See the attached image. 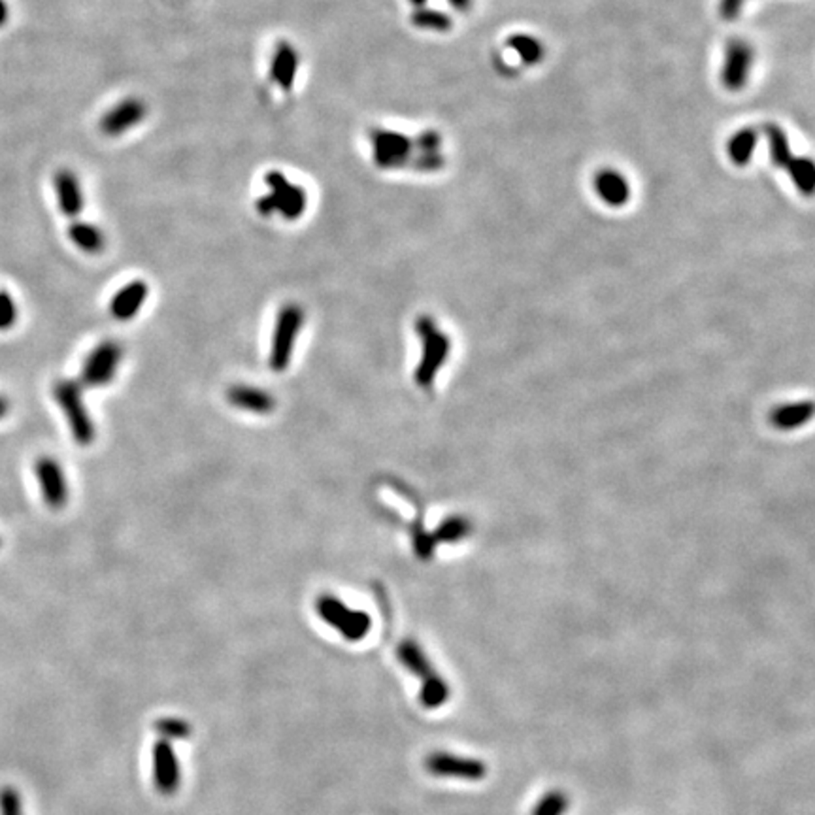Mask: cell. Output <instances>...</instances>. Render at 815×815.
<instances>
[{
    "mask_svg": "<svg viewBox=\"0 0 815 815\" xmlns=\"http://www.w3.org/2000/svg\"><path fill=\"white\" fill-rule=\"evenodd\" d=\"M145 116H148V104L138 96H127L103 113L99 128L108 138H119L138 127Z\"/></svg>",
    "mask_w": 815,
    "mask_h": 815,
    "instance_id": "8",
    "label": "cell"
},
{
    "mask_svg": "<svg viewBox=\"0 0 815 815\" xmlns=\"http://www.w3.org/2000/svg\"><path fill=\"white\" fill-rule=\"evenodd\" d=\"M397 655H399V661L402 663V666L406 668V671L412 672L414 676H417L421 683L434 678L438 674L434 671L432 663L429 661L427 654L423 651V647L416 640H404L397 649Z\"/></svg>",
    "mask_w": 815,
    "mask_h": 815,
    "instance_id": "18",
    "label": "cell"
},
{
    "mask_svg": "<svg viewBox=\"0 0 815 815\" xmlns=\"http://www.w3.org/2000/svg\"><path fill=\"white\" fill-rule=\"evenodd\" d=\"M8 15H10V10H8L6 0H0V27L8 21Z\"/></svg>",
    "mask_w": 815,
    "mask_h": 815,
    "instance_id": "35",
    "label": "cell"
},
{
    "mask_svg": "<svg viewBox=\"0 0 815 815\" xmlns=\"http://www.w3.org/2000/svg\"><path fill=\"white\" fill-rule=\"evenodd\" d=\"M793 177L794 185L801 189L804 194H811L813 191V182H815V172H813V162L806 157L801 159H791L789 165L786 167Z\"/></svg>",
    "mask_w": 815,
    "mask_h": 815,
    "instance_id": "25",
    "label": "cell"
},
{
    "mask_svg": "<svg viewBox=\"0 0 815 815\" xmlns=\"http://www.w3.org/2000/svg\"><path fill=\"white\" fill-rule=\"evenodd\" d=\"M54 187L62 214L69 218H78L86 204L79 177L72 170L62 169L54 177Z\"/></svg>",
    "mask_w": 815,
    "mask_h": 815,
    "instance_id": "16",
    "label": "cell"
},
{
    "mask_svg": "<svg viewBox=\"0 0 815 815\" xmlns=\"http://www.w3.org/2000/svg\"><path fill=\"white\" fill-rule=\"evenodd\" d=\"M442 145V136L436 130H425L414 140V148L417 153H438Z\"/></svg>",
    "mask_w": 815,
    "mask_h": 815,
    "instance_id": "33",
    "label": "cell"
},
{
    "mask_svg": "<svg viewBox=\"0 0 815 815\" xmlns=\"http://www.w3.org/2000/svg\"><path fill=\"white\" fill-rule=\"evenodd\" d=\"M226 400L236 410L255 414V416H268L276 410V399L270 395L267 389H260L255 385L236 383L226 389Z\"/></svg>",
    "mask_w": 815,
    "mask_h": 815,
    "instance_id": "14",
    "label": "cell"
},
{
    "mask_svg": "<svg viewBox=\"0 0 815 815\" xmlns=\"http://www.w3.org/2000/svg\"><path fill=\"white\" fill-rule=\"evenodd\" d=\"M8 412H10V400L4 395H0V419L6 417Z\"/></svg>",
    "mask_w": 815,
    "mask_h": 815,
    "instance_id": "37",
    "label": "cell"
},
{
    "mask_svg": "<svg viewBox=\"0 0 815 815\" xmlns=\"http://www.w3.org/2000/svg\"><path fill=\"white\" fill-rule=\"evenodd\" d=\"M316 612L325 623L336 629L348 642L363 640L372 629V619L366 612L351 610L334 595L325 593L316 600Z\"/></svg>",
    "mask_w": 815,
    "mask_h": 815,
    "instance_id": "5",
    "label": "cell"
},
{
    "mask_svg": "<svg viewBox=\"0 0 815 815\" xmlns=\"http://www.w3.org/2000/svg\"><path fill=\"white\" fill-rule=\"evenodd\" d=\"M757 140H759V135H757L755 128H752V127L740 128L738 133H735V136H732L730 142H729V155H730V159L735 161L738 167L747 165L749 159H752V155L755 152Z\"/></svg>",
    "mask_w": 815,
    "mask_h": 815,
    "instance_id": "20",
    "label": "cell"
},
{
    "mask_svg": "<svg viewBox=\"0 0 815 815\" xmlns=\"http://www.w3.org/2000/svg\"><path fill=\"white\" fill-rule=\"evenodd\" d=\"M150 287L144 280H133L125 284L110 300V314L118 321L135 319L148 300Z\"/></svg>",
    "mask_w": 815,
    "mask_h": 815,
    "instance_id": "15",
    "label": "cell"
},
{
    "mask_svg": "<svg viewBox=\"0 0 815 815\" xmlns=\"http://www.w3.org/2000/svg\"><path fill=\"white\" fill-rule=\"evenodd\" d=\"M811 417V404L810 402H796V404H787L781 406L779 410L774 412L772 421L778 429H796L804 425V423Z\"/></svg>",
    "mask_w": 815,
    "mask_h": 815,
    "instance_id": "21",
    "label": "cell"
},
{
    "mask_svg": "<svg viewBox=\"0 0 815 815\" xmlns=\"http://www.w3.org/2000/svg\"><path fill=\"white\" fill-rule=\"evenodd\" d=\"M416 329L421 340V361L416 370V382L421 387H429L449 353V340L429 316H421Z\"/></svg>",
    "mask_w": 815,
    "mask_h": 815,
    "instance_id": "4",
    "label": "cell"
},
{
    "mask_svg": "<svg viewBox=\"0 0 815 815\" xmlns=\"http://www.w3.org/2000/svg\"><path fill=\"white\" fill-rule=\"evenodd\" d=\"M302 327H304V309L295 302H289V304L282 306L278 317H276V323H274L270 353H268V366L274 372L280 374L289 368Z\"/></svg>",
    "mask_w": 815,
    "mask_h": 815,
    "instance_id": "3",
    "label": "cell"
},
{
    "mask_svg": "<svg viewBox=\"0 0 815 815\" xmlns=\"http://www.w3.org/2000/svg\"><path fill=\"white\" fill-rule=\"evenodd\" d=\"M69 236L76 248H79L86 253H91V255L101 253L106 243L104 235L99 226L93 223H86V221H74L69 226Z\"/></svg>",
    "mask_w": 815,
    "mask_h": 815,
    "instance_id": "19",
    "label": "cell"
},
{
    "mask_svg": "<svg viewBox=\"0 0 815 815\" xmlns=\"http://www.w3.org/2000/svg\"><path fill=\"white\" fill-rule=\"evenodd\" d=\"M0 546H3V540H0Z\"/></svg>",
    "mask_w": 815,
    "mask_h": 815,
    "instance_id": "39",
    "label": "cell"
},
{
    "mask_svg": "<svg viewBox=\"0 0 815 815\" xmlns=\"http://www.w3.org/2000/svg\"><path fill=\"white\" fill-rule=\"evenodd\" d=\"M0 815H25L20 789L12 786L0 787Z\"/></svg>",
    "mask_w": 815,
    "mask_h": 815,
    "instance_id": "29",
    "label": "cell"
},
{
    "mask_svg": "<svg viewBox=\"0 0 815 815\" xmlns=\"http://www.w3.org/2000/svg\"><path fill=\"white\" fill-rule=\"evenodd\" d=\"M300 69V54L297 45L289 40H280L276 44L268 62L270 81L280 87L284 93H291L297 84V76Z\"/></svg>",
    "mask_w": 815,
    "mask_h": 815,
    "instance_id": "11",
    "label": "cell"
},
{
    "mask_svg": "<svg viewBox=\"0 0 815 815\" xmlns=\"http://www.w3.org/2000/svg\"><path fill=\"white\" fill-rule=\"evenodd\" d=\"M753 64V47L744 40H732L727 45L725 64L721 70L723 86L730 91H738L747 84L749 70Z\"/></svg>",
    "mask_w": 815,
    "mask_h": 815,
    "instance_id": "13",
    "label": "cell"
},
{
    "mask_svg": "<svg viewBox=\"0 0 815 815\" xmlns=\"http://www.w3.org/2000/svg\"><path fill=\"white\" fill-rule=\"evenodd\" d=\"M81 387L84 385L76 380H59L54 387V399L59 404L64 417H67L74 442L86 448L95 442L96 429L93 417L86 408L84 389Z\"/></svg>",
    "mask_w": 815,
    "mask_h": 815,
    "instance_id": "2",
    "label": "cell"
},
{
    "mask_svg": "<svg viewBox=\"0 0 815 815\" xmlns=\"http://www.w3.org/2000/svg\"><path fill=\"white\" fill-rule=\"evenodd\" d=\"M374 165L382 170H399L410 167L414 157V140L399 130H391L383 127H374L368 133Z\"/></svg>",
    "mask_w": 815,
    "mask_h": 815,
    "instance_id": "6",
    "label": "cell"
},
{
    "mask_svg": "<svg viewBox=\"0 0 815 815\" xmlns=\"http://www.w3.org/2000/svg\"><path fill=\"white\" fill-rule=\"evenodd\" d=\"M18 302L13 300L8 291H0V331L12 329L18 323Z\"/></svg>",
    "mask_w": 815,
    "mask_h": 815,
    "instance_id": "30",
    "label": "cell"
},
{
    "mask_svg": "<svg viewBox=\"0 0 815 815\" xmlns=\"http://www.w3.org/2000/svg\"><path fill=\"white\" fill-rule=\"evenodd\" d=\"M155 730L161 738L165 740H184L191 735V725L179 717H162L155 723Z\"/></svg>",
    "mask_w": 815,
    "mask_h": 815,
    "instance_id": "27",
    "label": "cell"
},
{
    "mask_svg": "<svg viewBox=\"0 0 815 815\" xmlns=\"http://www.w3.org/2000/svg\"><path fill=\"white\" fill-rule=\"evenodd\" d=\"M595 189L598 197L610 206H623L630 199L627 177L615 170H600L595 177Z\"/></svg>",
    "mask_w": 815,
    "mask_h": 815,
    "instance_id": "17",
    "label": "cell"
},
{
    "mask_svg": "<svg viewBox=\"0 0 815 815\" xmlns=\"http://www.w3.org/2000/svg\"><path fill=\"white\" fill-rule=\"evenodd\" d=\"M466 534V525L463 519H448L446 523L436 531V540L440 542H457Z\"/></svg>",
    "mask_w": 815,
    "mask_h": 815,
    "instance_id": "31",
    "label": "cell"
},
{
    "mask_svg": "<svg viewBox=\"0 0 815 815\" xmlns=\"http://www.w3.org/2000/svg\"><path fill=\"white\" fill-rule=\"evenodd\" d=\"M508 45L527 64H536L544 57L542 44L529 35H514L508 38Z\"/></svg>",
    "mask_w": 815,
    "mask_h": 815,
    "instance_id": "26",
    "label": "cell"
},
{
    "mask_svg": "<svg viewBox=\"0 0 815 815\" xmlns=\"http://www.w3.org/2000/svg\"><path fill=\"white\" fill-rule=\"evenodd\" d=\"M123 361V348L113 340H104L95 346L81 366L79 383L86 387H104L116 378Z\"/></svg>",
    "mask_w": 815,
    "mask_h": 815,
    "instance_id": "7",
    "label": "cell"
},
{
    "mask_svg": "<svg viewBox=\"0 0 815 815\" xmlns=\"http://www.w3.org/2000/svg\"><path fill=\"white\" fill-rule=\"evenodd\" d=\"M568 808V796L563 791H551L544 794L532 810V815H564Z\"/></svg>",
    "mask_w": 815,
    "mask_h": 815,
    "instance_id": "28",
    "label": "cell"
},
{
    "mask_svg": "<svg viewBox=\"0 0 815 815\" xmlns=\"http://www.w3.org/2000/svg\"><path fill=\"white\" fill-rule=\"evenodd\" d=\"M453 8H457L461 12H466L472 6V0H449Z\"/></svg>",
    "mask_w": 815,
    "mask_h": 815,
    "instance_id": "36",
    "label": "cell"
},
{
    "mask_svg": "<svg viewBox=\"0 0 815 815\" xmlns=\"http://www.w3.org/2000/svg\"><path fill=\"white\" fill-rule=\"evenodd\" d=\"M412 6L414 8H423V6H427V0H410Z\"/></svg>",
    "mask_w": 815,
    "mask_h": 815,
    "instance_id": "38",
    "label": "cell"
},
{
    "mask_svg": "<svg viewBox=\"0 0 815 815\" xmlns=\"http://www.w3.org/2000/svg\"><path fill=\"white\" fill-rule=\"evenodd\" d=\"M267 193L255 201L257 214L263 218L280 216L287 221H297L308 208V191L282 172L270 170L265 174Z\"/></svg>",
    "mask_w": 815,
    "mask_h": 815,
    "instance_id": "1",
    "label": "cell"
},
{
    "mask_svg": "<svg viewBox=\"0 0 815 815\" xmlns=\"http://www.w3.org/2000/svg\"><path fill=\"white\" fill-rule=\"evenodd\" d=\"M744 6V0H721V6H720V13H721V18L730 21V20H735L737 15L740 13Z\"/></svg>",
    "mask_w": 815,
    "mask_h": 815,
    "instance_id": "34",
    "label": "cell"
},
{
    "mask_svg": "<svg viewBox=\"0 0 815 815\" xmlns=\"http://www.w3.org/2000/svg\"><path fill=\"white\" fill-rule=\"evenodd\" d=\"M448 698H449V687H448V683L444 681V678L440 674H436L434 678L421 683L419 700H421V704L425 708H429V710L440 708V706L448 703Z\"/></svg>",
    "mask_w": 815,
    "mask_h": 815,
    "instance_id": "23",
    "label": "cell"
},
{
    "mask_svg": "<svg viewBox=\"0 0 815 815\" xmlns=\"http://www.w3.org/2000/svg\"><path fill=\"white\" fill-rule=\"evenodd\" d=\"M35 474L45 506L52 510H62L67 506L70 489L62 466L54 457H40L35 465Z\"/></svg>",
    "mask_w": 815,
    "mask_h": 815,
    "instance_id": "9",
    "label": "cell"
},
{
    "mask_svg": "<svg viewBox=\"0 0 815 815\" xmlns=\"http://www.w3.org/2000/svg\"><path fill=\"white\" fill-rule=\"evenodd\" d=\"M410 20L417 29H425V30L446 32V30H449L453 27V21H451V18L448 13L438 12V10H431L427 6L416 8L412 12Z\"/></svg>",
    "mask_w": 815,
    "mask_h": 815,
    "instance_id": "24",
    "label": "cell"
},
{
    "mask_svg": "<svg viewBox=\"0 0 815 815\" xmlns=\"http://www.w3.org/2000/svg\"><path fill=\"white\" fill-rule=\"evenodd\" d=\"M427 770L438 778H457L480 781L487 776V764L480 759L459 757L444 752H434L425 759Z\"/></svg>",
    "mask_w": 815,
    "mask_h": 815,
    "instance_id": "10",
    "label": "cell"
},
{
    "mask_svg": "<svg viewBox=\"0 0 815 815\" xmlns=\"http://www.w3.org/2000/svg\"><path fill=\"white\" fill-rule=\"evenodd\" d=\"M444 155L442 153H417L412 157L410 167L419 172H434L444 167Z\"/></svg>",
    "mask_w": 815,
    "mask_h": 815,
    "instance_id": "32",
    "label": "cell"
},
{
    "mask_svg": "<svg viewBox=\"0 0 815 815\" xmlns=\"http://www.w3.org/2000/svg\"><path fill=\"white\" fill-rule=\"evenodd\" d=\"M764 135H766V138H769L774 165L779 169H786L789 165V161L793 159V155H791L789 140H787V135L784 133V128L776 123H769V125H764Z\"/></svg>",
    "mask_w": 815,
    "mask_h": 815,
    "instance_id": "22",
    "label": "cell"
},
{
    "mask_svg": "<svg viewBox=\"0 0 815 815\" xmlns=\"http://www.w3.org/2000/svg\"><path fill=\"white\" fill-rule=\"evenodd\" d=\"M153 781L161 794H174L182 784V770L174 747L169 740L161 738L153 745Z\"/></svg>",
    "mask_w": 815,
    "mask_h": 815,
    "instance_id": "12",
    "label": "cell"
}]
</instances>
